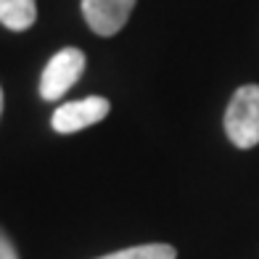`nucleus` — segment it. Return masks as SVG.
Masks as SVG:
<instances>
[{
    "label": "nucleus",
    "instance_id": "f257e3e1",
    "mask_svg": "<svg viewBox=\"0 0 259 259\" xmlns=\"http://www.w3.org/2000/svg\"><path fill=\"white\" fill-rule=\"evenodd\" d=\"M225 133L238 148L259 143V85H243L233 93L225 111Z\"/></svg>",
    "mask_w": 259,
    "mask_h": 259
},
{
    "label": "nucleus",
    "instance_id": "f03ea898",
    "mask_svg": "<svg viewBox=\"0 0 259 259\" xmlns=\"http://www.w3.org/2000/svg\"><path fill=\"white\" fill-rule=\"evenodd\" d=\"M82 69H85V53H82L79 48L58 51L48 61V66L42 69V77H40L42 101H58L79 79Z\"/></svg>",
    "mask_w": 259,
    "mask_h": 259
},
{
    "label": "nucleus",
    "instance_id": "7ed1b4c3",
    "mask_svg": "<svg viewBox=\"0 0 259 259\" xmlns=\"http://www.w3.org/2000/svg\"><path fill=\"white\" fill-rule=\"evenodd\" d=\"M109 109H111L109 101L101 98V96H90V98H82V101H69V103H61L53 111L51 124H53L56 133H61V135L79 133V130L106 119Z\"/></svg>",
    "mask_w": 259,
    "mask_h": 259
},
{
    "label": "nucleus",
    "instance_id": "20e7f679",
    "mask_svg": "<svg viewBox=\"0 0 259 259\" xmlns=\"http://www.w3.org/2000/svg\"><path fill=\"white\" fill-rule=\"evenodd\" d=\"M133 8L135 0H82V16L101 37H111L119 32L127 24Z\"/></svg>",
    "mask_w": 259,
    "mask_h": 259
},
{
    "label": "nucleus",
    "instance_id": "39448f33",
    "mask_svg": "<svg viewBox=\"0 0 259 259\" xmlns=\"http://www.w3.org/2000/svg\"><path fill=\"white\" fill-rule=\"evenodd\" d=\"M34 19H37L34 0H0V24L3 27L24 32L34 24Z\"/></svg>",
    "mask_w": 259,
    "mask_h": 259
},
{
    "label": "nucleus",
    "instance_id": "423d86ee",
    "mask_svg": "<svg viewBox=\"0 0 259 259\" xmlns=\"http://www.w3.org/2000/svg\"><path fill=\"white\" fill-rule=\"evenodd\" d=\"M178 251L169 243H143V246H130V249L106 254L98 259H175Z\"/></svg>",
    "mask_w": 259,
    "mask_h": 259
},
{
    "label": "nucleus",
    "instance_id": "0eeeda50",
    "mask_svg": "<svg viewBox=\"0 0 259 259\" xmlns=\"http://www.w3.org/2000/svg\"><path fill=\"white\" fill-rule=\"evenodd\" d=\"M0 259H19L16 251H14V246L8 243V238L3 233H0Z\"/></svg>",
    "mask_w": 259,
    "mask_h": 259
},
{
    "label": "nucleus",
    "instance_id": "6e6552de",
    "mask_svg": "<svg viewBox=\"0 0 259 259\" xmlns=\"http://www.w3.org/2000/svg\"><path fill=\"white\" fill-rule=\"evenodd\" d=\"M0 114H3V90H0Z\"/></svg>",
    "mask_w": 259,
    "mask_h": 259
}]
</instances>
